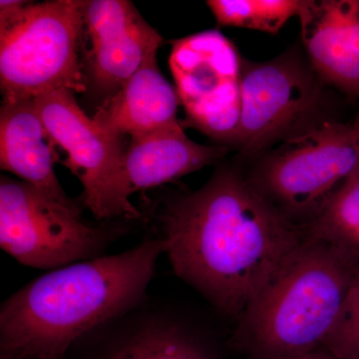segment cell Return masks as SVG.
I'll return each instance as SVG.
<instances>
[{"label":"cell","mask_w":359,"mask_h":359,"mask_svg":"<svg viewBox=\"0 0 359 359\" xmlns=\"http://www.w3.org/2000/svg\"><path fill=\"white\" fill-rule=\"evenodd\" d=\"M56 143L45 127L34 102H2L0 112V167L54 200L80 209L68 197L56 176Z\"/></svg>","instance_id":"obj_13"},{"label":"cell","mask_w":359,"mask_h":359,"mask_svg":"<svg viewBox=\"0 0 359 359\" xmlns=\"http://www.w3.org/2000/svg\"><path fill=\"white\" fill-rule=\"evenodd\" d=\"M155 218L176 276L237 320L304 238L230 166L198 190L167 198Z\"/></svg>","instance_id":"obj_1"},{"label":"cell","mask_w":359,"mask_h":359,"mask_svg":"<svg viewBox=\"0 0 359 359\" xmlns=\"http://www.w3.org/2000/svg\"><path fill=\"white\" fill-rule=\"evenodd\" d=\"M33 102L52 139L67 156L63 164L83 187L85 207L99 221L140 219L125 180L124 138L90 118L70 90H52Z\"/></svg>","instance_id":"obj_8"},{"label":"cell","mask_w":359,"mask_h":359,"mask_svg":"<svg viewBox=\"0 0 359 359\" xmlns=\"http://www.w3.org/2000/svg\"><path fill=\"white\" fill-rule=\"evenodd\" d=\"M323 347L340 359H359V269Z\"/></svg>","instance_id":"obj_18"},{"label":"cell","mask_w":359,"mask_h":359,"mask_svg":"<svg viewBox=\"0 0 359 359\" xmlns=\"http://www.w3.org/2000/svg\"><path fill=\"white\" fill-rule=\"evenodd\" d=\"M353 126L355 127V128L359 129V109L358 114H356L355 120H354Z\"/></svg>","instance_id":"obj_20"},{"label":"cell","mask_w":359,"mask_h":359,"mask_svg":"<svg viewBox=\"0 0 359 359\" xmlns=\"http://www.w3.org/2000/svg\"><path fill=\"white\" fill-rule=\"evenodd\" d=\"M358 165L359 129L323 118L266 151L248 180L304 230Z\"/></svg>","instance_id":"obj_5"},{"label":"cell","mask_w":359,"mask_h":359,"mask_svg":"<svg viewBox=\"0 0 359 359\" xmlns=\"http://www.w3.org/2000/svg\"><path fill=\"white\" fill-rule=\"evenodd\" d=\"M84 4L0 1L2 102L32 100L52 90H86L80 59Z\"/></svg>","instance_id":"obj_4"},{"label":"cell","mask_w":359,"mask_h":359,"mask_svg":"<svg viewBox=\"0 0 359 359\" xmlns=\"http://www.w3.org/2000/svg\"><path fill=\"white\" fill-rule=\"evenodd\" d=\"M226 146H205L191 140L181 123L130 138L124 155V175L130 195L173 183L218 162Z\"/></svg>","instance_id":"obj_14"},{"label":"cell","mask_w":359,"mask_h":359,"mask_svg":"<svg viewBox=\"0 0 359 359\" xmlns=\"http://www.w3.org/2000/svg\"><path fill=\"white\" fill-rule=\"evenodd\" d=\"M301 359H340L335 356L334 354L328 351L327 349L320 347V348L316 349L313 353L306 354V356Z\"/></svg>","instance_id":"obj_19"},{"label":"cell","mask_w":359,"mask_h":359,"mask_svg":"<svg viewBox=\"0 0 359 359\" xmlns=\"http://www.w3.org/2000/svg\"><path fill=\"white\" fill-rule=\"evenodd\" d=\"M359 264L304 237L238 320L233 347L250 359H301L323 347Z\"/></svg>","instance_id":"obj_3"},{"label":"cell","mask_w":359,"mask_h":359,"mask_svg":"<svg viewBox=\"0 0 359 359\" xmlns=\"http://www.w3.org/2000/svg\"><path fill=\"white\" fill-rule=\"evenodd\" d=\"M160 237L49 271L0 308V359H65L83 335L148 299Z\"/></svg>","instance_id":"obj_2"},{"label":"cell","mask_w":359,"mask_h":359,"mask_svg":"<svg viewBox=\"0 0 359 359\" xmlns=\"http://www.w3.org/2000/svg\"><path fill=\"white\" fill-rule=\"evenodd\" d=\"M302 41L325 84L359 98V0H302Z\"/></svg>","instance_id":"obj_12"},{"label":"cell","mask_w":359,"mask_h":359,"mask_svg":"<svg viewBox=\"0 0 359 359\" xmlns=\"http://www.w3.org/2000/svg\"><path fill=\"white\" fill-rule=\"evenodd\" d=\"M304 233L359 264V165L323 203Z\"/></svg>","instance_id":"obj_16"},{"label":"cell","mask_w":359,"mask_h":359,"mask_svg":"<svg viewBox=\"0 0 359 359\" xmlns=\"http://www.w3.org/2000/svg\"><path fill=\"white\" fill-rule=\"evenodd\" d=\"M83 15L85 85L106 102L158 51L163 37L128 0H88Z\"/></svg>","instance_id":"obj_11"},{"label":"cell","mask_w":359,"mask_h":359,"mask_svg":"<svg viewBox=\"0 0 359 359\" xmlns=\"http://www.w3.org/2000/svg\"><path fill=\"white\" fill-rule=\"evenodd\" d=\"M125 226H93L81 210L67 207L21 180L1 176L0 247L21 264L53 271L105 256Z\"/></svg>","instance_id":"obj_6"},{"label":"cell","mask_w":359,"mask_h":359,"mask_svg":"<svg viewBox=\"0 0 359 359\" xmlns=\"http://www.w3.org/2000/svg\"><path fill=\"white\" fill-rule=\"evenodd\" d=\"M153 52L121 89L94 115L103 128L117 136L133 137L179 125L176 88L163 76Z\"/></svg>","instance_id":"obj_15"},{"label":"cell","mask_w":359,"mask_h":359,"mask_svg":"<svg viewBox=\"0 0 359 359\" xmlns=\"http://www.w3.org/2000/svg\"><path fill=\"white\" fill-rule=\"evenodd\" d=\"M207 4L219 25L276 34L299 16L302 0H209Z\"/></svg>","instance_id":"obj_17"},{"label":"cell","mask_w":359,"mask_h":359,"mask_svg":"<svg viewBox=\"0 0 359 359\" xmlns=\"http://www.w3.org/2000/svg\"><path fill=\"white\" fill-rule=\"evenodd\" d=\"M74 344L88 349V359H221L202 328L149 297Z\"/></svg>","instance_id":"obj_10"},{"label":"cell","mask_w":359,"mask_h":359,"mask_svg":"<svg viewBox=\"0 0 359 359\" xmlns=\"http://www.w3.org/2000/svg\"><path fill=\"white\" fill-rule=\"evenodd\" d=\"M183 128L191 127L233 146L242 111L243 58L219 30L189 35L172 42L169 58Z\"/></svg>","instance_id":"obj_9"},{"label":"cell","mask_w":359,"mask_h":359,"mask_svg":"<svg viewBox=\"0 0 359 359\" xmlns=\"http://www.w3.org/2000/svg\"><path fill=\"white\" fill-rule=\"evenodd\" d=\"M325 84L299 52L262 62L243 59L242 111L233 147L259 155L323 119Z\"/></svg>","instance_id":"obj_7"}]
</instances>
